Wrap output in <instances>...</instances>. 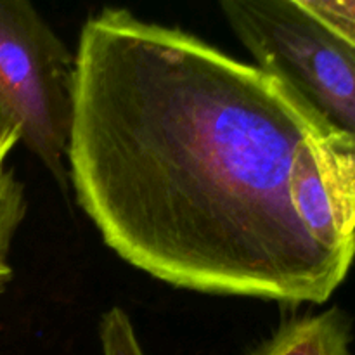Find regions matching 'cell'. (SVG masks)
<instances>
[{
  "label": "cell",
  "mask_w": 355,
  "mask_h": 355,
  "mask_svg": "<svg viewBox=\"0 0 355 355\" xmlns=\"http://www.w3.org/2000/svg\"><path fill=\"white\" fill-rule=\"evenodd\" d=\"M68 172L104 243L211 295L324 304L352 259L295 211L290 172L331 135L276 78L179 28L107 7L75 55Z\"/></svg>",
  "instance_id": "6da1fadb"
},
{
  "label": "cell",
  "mask_w": 355,
  "mask_h": 355,
  "mask_svg": "<svg viewBox=\"0 0 355 355\" xmlns=\"http://www.w3.org/2000/svg\"><path fill=\"white\" fill-rule=\"evenodd\" d=\"M220 9L255 66L286 87L326 132L355 144V51L298 0H227Z\"/></svg>",
  "instance_id": "7a4b0ae2"
},
{
  "label": "cell",
  "mask_w": 355,
  "mask_h": 355,
  "mask_svg": "<svg viewBox=\"0 0 355 355\" xmlns=\"http://www.w3.org/2000/svg\"><path fill=\"white\" fill-rule=\"evenodd\" d=\"M76 62L26 0H0V106L28 149L68 187Z\"/></svg>",
  "instance_id": "3957f363"
},
{
  "label": "cell",
  "mask_w": 355,
  "mask_h": 355,
  "mask_svg": "<svg viewBox=\"0 0 355 355\" xmlns=\"http://www.w3.org/2000/svg\"><path fill=\"white\" fill-rule=\"evenodd\" d=\"M352 328L342 309L286 322L255 355H352Z\"/></svg>",
  "instance_id": "277c9868"
},
{
  "label": "cell",
  "mask_w": 355,
  "mask_h": 355,
  "mask_svg": "<svg viewBox=\"0 0 355 355\" xmlns=\"http://www.w3.org/2000/svg\"><path fill=\"white\" fill-rule=\"evenodd\" d=\"M24 214H26L24 189L12 172H9L0 187V293L12 279V267L9 263L10 245L23 222Z\"/></svg>",
  "instance_id": "5b68a950"
},
{
  "label": "cell",
  "mask_w": 355,
  "mask_h": 355,
  "mask_svg": "<svg viewBox=\"0 0 355 355\" xmlns=\"http://www.w3.org/2000/svg\"><path fill=\"white\" fill-rule=\"evenodd\" d=\"M302 9L355 51V0H298Z\"/></svg>",
  "instance_id": "8992f818"
},
{
  "label": "cell",
  "mask_w": 355,
  "mask_h": 355,
  "mask_svg": "<svg viewBox=\"0 0 355 355\" xmlns=\"http://www.w3.org/2000/svg\"><path fill=\"white\" fill-rule=\"evenodd\" d=\"M99 333L103 355H146L135 335L134 324L123 309H110L103 315Z\"/></svg>",
  "instance_id": "52a82bcc"
},
{
  "label": "cell",
  "mask_w": 355,
  "mask_h": 355,
  "mask_svg": "<svg viewBox=\"0 0 355 355\" xmlns=\"http://www.w3.org/2000/svg\"><path fill=\"white\" fill-rule=\"evenodd\" d=\"M19 141H21L19 130H17L14 121L7 116V113L2 110V106H0V187H2L7 173H9L6 168H3L7 156H9V153L12 151V148Z\"/></svg>",
  "instance_id": "ba28073f"
}]
</instances>
